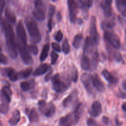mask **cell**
Masks as SVG:
<instances>
[{
  "label": "cell",
  "instance_id": "26",
  "mask_svg": "<svg viewBox=\"0 0 126 126\" xmlns=\"http://www.w3.org/2000/svg\"><path fill=\"white\" fill-rule=\"evenodd\" d=\"M82 104L81 103H78L77 105V106L75 108V110H74L73 114L74 118H75V123H78L79 120L80 118H81V116L82 114Z\"/></svg>",
  "mask_w": 126,
  "mask_h": 126
},
{
  "label": "cell",
  "instance_id": "52",
  "mask_svg": "<svg viewBox=\"0 0 126 126\" xmlns=\"http://www.w3.org/2000/svg\"><path fill=\"white\" fill-rule=\"evenodd\" d=\"M122 108H123V110L124 111V112H126V103H123V105H122Z\"/></svg>",
  "mask_w": 126,
  "mask_h": 126
},
{
  "label": "cell",
  "instance_id": "19",
  "mask_svg": "<svg viewBox=\"0 0 126 126\" xmlns=\"http://www.w3.org/2000/svg\"><path fill=\"white\" fill-rule=\"evenodd\" d=\"M20 119V113L19 110H16L12 113V116L9 120V123L11 126H16L19 123Z\"/></svg>",
  "mask_w": 126,
  "mask_h": 126
},
{
  "label": "cell",
  "instance_id": "6",
  "mask_svg": "<svg viewBox=\"0 0 126 126\" xmlns=\"http://www.w3.org/2000/svg\"><path fill=\"white\" fill-rule=\"evenodd\" d=\"M105 40L115 49H119L121 46L120 39L116 34L111 31H105L104 34Z\"/></svg>",
  "mask_w": 126,
  "mask_h": 126
},
{
  "label": "cell",
  "instance_id": "44",
  "mask_svg": "<svg viewBox=\"0 0 126 126\" xmlns=\"http://www.w3.org/2000/svg\"><path fill=\"white\" fill-rule=\"evenodd\" d=\"M5 6V0H0V20L2 18V14Z\"/></svg>",
  "mask_w": 126,
  "mask_h": 126
},
{
  "label": "cell",
  "instance_id": "31",
  "mask_svg": "<svg viewBox=\"0 0 126 126\" xmlns=\"http://www.w3.org/2000/svg\"><path fill=\"white\" fill-rule=\"evenodd\" d=\"M82 41V35L81 34H78L75 36L73 41V46L76 49H79L81 46Z\"/></svg>",
  "mask_w": 126,
  "mask_h": 126
},
{
  "label": "cell",
  "instance_id": "8",
  "mask_svg": "<svg viewBox=\"0 0 126 126\" xmlns=\"http://www.w3.org/2000/svg\"><path fill=\"white\" fill-rule=\"evenodd\" d=\"M17 46L23 62L26 65H31L33 62V59L29 53L27 46L17 44Z\"/></svg>",
  "mask_w": 126,
  "mask_h": 126
},
{
  "label": "cell",
  "instance_id": "49",
  "mask_svg": "<svg viewBox=\"0 0 126 126\" xmlns=\"http://www.w3.org/2000/svg\"><path fill=\"white\" fill-rule=\"evenodd\" d=\"M57 20L59 22H60L62 20V15L60 14V12H58L57 14Z\"/></svg>",
  "mask_w": 126,
  "mask_h": 126
},
{
  "label": "cell",
  "instance_id": "53",
  "mask_svg": "<svg viewBox=\"0 0 126 126\" xmlns=\"http://www.w3.org/2000/svg\"><path fill=\"white\" fill-rule=\"evenodd\" d=\"M0 126H2V123H1V121H0Z\"/></svg>",
  "mask_w": 126,
  "mask_h": 126
},
{
  "label": "cell",
  "instance_id": "15",
  "mask_svg": "<svg viewBox=\"0 0 126 126\" xmlns=\"http://www.w3.org/2000/svg\"><path fill=\"white\" fill-rule=\"evenodd\" d=\"M111 4L107 0H103L101 2V7L103 9L104 11L105 16L106 17L109 18V17H112L113 16V11H112Z\"/></svg>",
  "mask_w": 126,
  "mask_h": 126
},
{
  "label": "cell",
  "instance_id": "16",
  "mask_svg": "<svg viewBox=\"0 0 126 126\" xmlns=\"http://www.w3.org/2000/svg\"><path fill=\"white\" fill-rule=\"evenodd\" d=\"M55 107L54 103H52V102H50L47 105H46L44 109L42 111V113H43L46 116L48 117V118H50V117L52 116L55 114Z\"/></svg>",
  "mask_w": 126,
  "mask_h": 126
},
{
  "label": "cell",
  "instance_id": "11",
  "mask_svg": "<svg viewBox=\"0 0 126 126\" xmlns=\"http://www.w3.org/2000/svg\"><path fill=\"white\" fill-rule=\"evenodd\" d=\"M91 76L92 75H89V74L84 73L81 76V81H82L86 90L90 94H93L94 92L92 86V81H91Z\"/></svg>",
  "mask_w": 126,
  "mask_h": 126
},
{
  "label": "cell",
  "instance_id": "27",
  "mask_svg": "<svg viewBox=\"0 0 126 126\" xmlns=\"http://www.w3.org/2000/svg\"><path fill=\"white\" fill-rule=\"evenodd\" d=\"M117 8L121 14L124 17L126 16V0H116Z\"/></svg>",
  "mask_w": 126,
  "mask_h": 126
},
{
  "label": "cell",
  "instance_id": "23",
  "mask_svg": "<svg viewBox=\"0 0 126 126\" xmlns=\"http://www.w3.org/2000/svg\"><path fill=\"white\" fill-rule=\"evenodd\" d=\"M35 86V81L34 79L23 81L20 83V87L23 91H28L33 89Z\"/></svg>",
  "mask_w": 126,
  "mask_h": 126
},
{
  "label": "cell",
  "instance_id": "20",
  "mask_svg": "<svg viewBox=\"0 0 126 126\" xmlns=\"http://www.w3.org/2000/svg\"><path fill=\"white\" fill-rule=\"evenodd\" d=\"M114 25H115V21H114V17H109L107 18L105 20L103 21L102 23V27L103 29L105 30H108L111 29L114 27Z\"/></svg>",
  "mask_w": 126,
  "mask_h": 126
},
{
  "label": "cell",
  "instance_id": "3",
  "mask_svg": "<svg viewBox=\"0 0 126 126\" xmlns=\"http://www.w3.org/2000/svg\"><path fill=\"white\" fill-rule=\"evenodd\" d=\"M52 78L53 89L57 93H62L68 89L70 81L68 79L62 80L59 74H56Z\"/></svg>",
  "mask_w": 126,
  "mask_h": 126
},
{
  "label": "cell",
  "instance_id": "51",
  "mask_svg": "<svg viewBox=\"0 0 126 126\" xmlns=\"http://www.w3.org/2000/svg\"><path fill=\"white\" fill-rule=\"evenodd\" d=\"M123 89H124V90L126 89V80H124V81H123Z\"/></svg>",
  "mask_w": 126,
  "mask_h": 126
},
{
  "label": "cell",
  "instance_id": "38",
  "mask_svg": "<svg viewBox=\"0 0 126 126\" xmlns=\"http://www.w3.org/2000/svg\"><path fill=\"white\" fill-rule=\"evenodd\" d=\"M94 0H83L82 1V6H83V9L90 8L93 4Z\"/></svg>",
  "mask_w": 126,
  "mask_h": 126
},
{
  "label": "cell",
  "instance_id": "1",
  "mask_svg": "<svg viewBox=\"0 0 126 126\" xmlns=\"http://www.w3.org/2000/svg\"><path fill=\"white\" fill-rule=\"evenodd\" d=\"M1 26L4 32L9 54L11 58L16 59L17 57V46L13 28L9 22L6 20H2Z\"/></svg>",
  "mask_w": 126,
  "mask_h": 126
},
{
  "label": "cell",
  "instance_id": "34",
  "mask_svg": "<svg viewBox=\"0 0 126 126\" xmlns=\"http://www.w3.org/2000/svg\"><path fill=\"white\" fill-rule=\"evenodd\" d=\"M62 51L65 54H68L70 51V46L69 44L68 41L67 39H65L62 44Z\"/></svg>",
  "mask_w": 126,
  "mask_h": 126
},
{
  "label": "cell",
  "instance_id": "50",
  "mask_svg": "<svg viewBox=\"0 0 126 126\" xmlns=\"http://www.w3.org/2000/svg\"><path fill=\"white\" fill-rule=\"evenodd\" d=\"M51 73H52V71H50V72L49 73V75H47L46 76V78H45L46 81H49V79H50V75H51Z\"/></svg>",
  "mask_w": 126,
  "mask_h": 126
},
{
  "label": "cell",
  "instance_id": "2",
  "mask_svg": "<svg viewBox=\"0 0 126 126\" xmlns=\"http://www.w3.org/2000/svg\"><path fill=\"white\" fill-rule=\"evenodd\" d=\"M25 22L30 36L31 41L34 44L39 43L41 39V35L36 21L32 17H28L25 18Z\"/></svg>",
  "mask_w": 126,
  "mask_h": 126
},
{
  "label": "cell",
  "instance_id": "47",
  "mask_svg": "<svg viewBox=\"0 0 126 126\" xmlns=\"http://www.w3.org/2000/svg\"><path fill=\"white\" fill-rule=\"evenodd\" d=\"M47 27L49 28V31L52 30V18H49V21L47 23Z\"/></svg>",
  "mask_w": 126,
  "mask_h": 126
},
{
  "label": "cell",
  "instance_id": "40",
  "mask_svg": "<svg viewBox=\"0 0 126 126\" xmlns=\"http://www.w3.org/2000/svg\"><path fill=\"white\" fill-rule=\"evenodd\" d=\"M46 102L45 100H41L39 101V103H38V107H39V110H40V111L41 112V113L43 111V110L44 109L46 106Z\"/></svg>",
  "mask_w": 126,
  "mask_h": 126
},
{
  "label": "cell",
  "instance_id": "24",
  "mask_svg": "<svg viewBox=\"0 0 126 126\" xmlns=\"http://www.w3.org/2000/svg\"><path fill=\"white\" fill-rule=\"evenodd\" d=\"M99 54L97 50H94L92 52V60H91V70H94L97 67L99 62Z\"/></svg>",
  "mask_w": 126,
  "mask_h": 126
},
{
  "label": "cell",
  "instance_id": "54",
  "mask_svg": "<svg viewBox=\"0 0 126 126\" xmlns=\"http://www.w3.org/2000/svg\"><path fill=\"white\" fill-rule=\"evenodd\" d=\"M52 1H56L57 0H52Z\"/></svg>",
  "mask_w": 126,
  "mask_h": 126
},
{
  "label": "cell",
  "instance_id": "33",
  "mask_svg": "<svg viewBox=\"0 0 126 126\" xmlns=\"http://www.w3.org/2000/svg\"><path fill=\"white\" fill-rule=\"evenodd\" d=\"M32 73V68H28L24 70H22L20 72L18 73V78H27Z\"/></svg>",
  "mask_w": 126,
  "mask_h": 126
},
{
  "label": "cell",
  "instance_id": "28",
  "mask_svg": "<svg viewBox=\"0 0 126 126\" xmlns=\"http://www.w3.org/2000/svg\"><path fill=\"white\" fill-rule=\"evenodd\" d=\"M49 68V66L47 64H42V65H41L40 66L35 70V71L34 72L33 75H34V76H40V75H43V74L45 73L46 71H47Z\"/></svg>",
  "mask_w": 126,
  "mask_h": 126
},
{
  "label": "cell",
  "instance_id": "12",
  "mask_svg": "<svg viewBox=\"0 0 126 126\" xmlns=\"http://www.w3.org/2000/svg\"><path fill=\"white\" fill-rule=\"evenodd\" d=\"M102 105L99 101H95L89 110V114L92 117H98L102 113Z\"/></svg>",
  "mask_w": 126,
  "mask_h": 126
},
{
  "label": "cell",
  "instance_id": "41",
  "mask_svg": "<svg viewBox=\"0 0 126 126\" xmlns=\"http://www.w3.org/2000/svg\"><path fill=\"white\" fill-rule=\"evenodd\" d=\"M62 38H63L62 32L60 30H59L57 32L56 34H55V40L58 42H60L62 40Z\"/></svg>",
  "mask_w": 126,
  "mask_h": 126
},
{
  "label": "cell",
  "instance_id": "29",
  "mask_svg": "<svg viewBox=\"0 0 126 126\" xmlns=\"http://www.w3.org/2000/svg\"><path fill=\"white\" fill-rule=\"evenodd\" d=\"M5 16H6V18H7V21L9 23H15L16 22V17L15 16L14 13L13 11H11L10 9L7 8L5 12Z\"/></svg>",
  "mask_w": 126,
  "mask_h": 126
},
{
  "label": "cell",
  "instance_id": "7",
  "mask_svg": "<svg viewBox=\"0 0 126 126\" xmlns=\"http://www.w3.org/2000/svg\"><path fill=\"white\" fill-rule=\"evenodd\" d=\"M35 9L33 11V14L34 17L39 21L44 20L45 18L44 7L42 0H36L34 2Z\"/></svg>",
  "mask_w": 126,
  "mask_h": 126
},
{
  "label": "cell",
  "instance_id": "13",
  "mask_svg": "<svg viewBox=\"0 0 126 126\" xmlns=\"http://www.w3.org/2000/svg\"><path fill=\"white\" fill-rule=\"evenodd\" d=\"M91 81L92 86L99 92H103L105 91V85L102 80L100 79L99 76L95 74L93 76H91Z\"/></svg>",
  "mask_w": 126,
  "mask_h": 126
},
{
  "label": "cell",
  "instance_id": "21",
  "mask_svg": "<svg viewBox=\"0 0 126 126\" xmlns=\"http://www.w3.org/2000/svg\"><path fill=\"white\" fill-rule=\"evenodd\" d=\"M81 66L84 70L86 71L91 70V60L86 54H83L81 57Z\"/></svg>",
  "mask_w": 126,
  "mask_h": 126
},
{
  "label": "cell",
  "instance_id": "32",
  "mask_svg": "<svg viewBox=\"0 0 126 126\" xmlns=\"http://www.w3.org/2000/svg\"><path fill=\"white\" fill-rule=\"evenodd\" d=\"M49 50V44H46L45 45L43 46V50H42L41 54L40 55V60L41 62H43L44 60H46L48 55V52Z\"/></svg>",
  "mask_w": 126,
  "mask_h": 126
},
{
  "label": "cell",
  "instance_id": "35",
  "mask_svg": "<svg viewBox=\"0 0 126 126\" xmlns=\"http://www.w3.org/2000/svg\"><path fill=\"white\" fill-rule=\"evenodd\" d=\"M71 78L74 82H76L78 79V71L77 69L75 68V66H73L71 69Z\"/></svg>",
  "mask_w": 126,
  "mask_h": 126
},
{
  "label": "cell",
  "instance_id": "36",
  "mask_svg": "<svg viewBox=\"0 0 126 126\" xmlns=\"http://www.w3.org/2000/svg\"><path fill=\"white\" fill-rule=\"evenodd\" d=\"M9 104L6 103H2V104L0 105V113L2 114H6L9 111Z\"/></svg>",
  "mask_w": 126,
  "mask_h": 126
},
{
  "label": "cell",
  "instance_id": "10",
  "mask_svg": "<svg viewBox=\"0 0 126 126\" xmlns=\"http://www.w3.org/2000/svg\"><path fill=\"white\" fill-rule=\"evenodd\" d=\"M69 12H70V21L72 23H75L76 19L78 5L75 0H68Z\"/></svg>",
  "mask_w": 126,
  "mask_h": 126
},
{
  "label": "cell",
  "instance_id": "4",
  "mask_svg": "<svg viewBox=\"0 0 126 126\" xmlns=\"http://www.w3.org/2000/svg\"><path fill=\"white\" fill-rule=\"evenodd\" d=\"M90 39L94 45L97 46L100 41V36L97 29V20L94 16L92 17L90 24Z\"/></svg>",
  "mask_w": 126,
  "mask_h": 126
},
{
  "label": "cell",
  "instance_id": "37",
  "mask_svg": "<svg viewBox=\"0 0 126 126\" xmlns=\"http://www.w3.org/2000/svg\"><path fill=\"white\" fill-rule=\"evenodd\" d=\"M28 48V51H30V52H32L33 55H37L38 52V47L36 45L34 44H32V45H30L27 47Z\"/></svg>",
  "mask_w": 126,
  "mask_h": 126
},
{
  "label": "cell",
  "instance_id": "43",
  "mask_svg": "<svg viewBox=\"0 0 126 126\" xmlns=\"http://www.w3.org/2000/svg\"><path fill=\"white\" fill-rule=\"evenodd\" d=\"M8 60L6 55H4L2 54H0V63L1 64H7Z\"/></svg>",
  "mask_w": 126,
  "mask_h": 126
},
{
  "label": "cell",
  "instance_id": "5",
  "mask_svg": "<svg viewBox=\"0 0 126 126\" xmlns=\"http://www.w3.org/2000/svg\"><path fill=\"white\" fill-rule=\"evenodd\" d=\"M16 32L17 35V44L18 45L27 46V36L25 30L23 27L22 21H19L16 27Z\"/></svg>",
  "mask_w": 126,
  "mask_h": 126
},
{
  "label": "cell",
  "instance_id": "17",
  "mask_svg": "<svg viewBox=\"0 0 126 126\" xmlns=\"http://www.w3.org/2000/svg\"><path fill=\"white\" fill-rule=\"evenodd\" d=\"M77 95L78 91L76 89L73 90V91L70 93V94L69 95L68 97H66V98L64 99V100L63 101V106L65 108L69 107V106L73 103V100H75V98L77 97Z\"/></svg>",
  "mask_w": 126,
  "mask_h": 126
},
{
  "label": "cell",
  "instance_id": "30",
  "mask_svg": "<svg viewBox=\"0 0 126 126\" xmlns=\"http://www.w3.org/2000/svg\"><path fill=\"white\" fill-rule=\"evenodd\" d=\"M103 77L111 84H116L117 80L107 70H103L102 72Z\"/></svg>",
  "mask_w": 126,
  "mask_h": 126
},
{
  "label": "cell",
  "instance_id": "48",
  "mask_svg": "<svg viewBox=\"0 0 126 126\" xmlns=\"http://www.w3.org/2000/svg\"><path fill=\"white\" fill-rule=\"evenodd\" d=\"M102 121H103V123L106 125H108V123H109L110 120H109V118L107 116H103V118H102Z\"/></svg>",
  "mask_w": 126,
  "mask_h": 126
},
{
  "label": "cell",
  "instance_id": "22",
  "mask_svg": "<svg viewBox=\"0 0 126 126\" xmlns=\"http://www.w3.org/2000/svg\"><path fill=\"white\" fill-rule=\"evenodd\" d=\"M94 46H95L94 45L89 37H87L85 40L84 45V54H91L93 50Z\"/></svg>",
  "mask_w": 126,
  "mask_h": 126
},
{
  "label": "cell",
  "instance_id": "25",
  "mask_svg": "<svg viewBox=\"0 0 126 126\" xmlns=\"http://www.w3.org/2000/svg\"><path fill=\"white\" fill-rule=\"evenodd\" d=\"M27 114L30 122L35 123V122L38 121L39 117H38V113H37L35 108H32L31 110L27 109Z\"/></svg>",
  "mask_w": 126,
  "mask_h": 126
},
{
  "label": "cell",
  "instance_id": "39",
  "mask_svg": "<svg viewBox=\"0 0 126 126\" xmlns=\"http://www.w3.org/2000/svg\"><path fill=\"white\" fill-rule=\"evenodd\" d=\"M51 63L52 64H55L56 63L57 60H58V57H59V55L57 54L55 52L52 51L51 52Z\"/></svg>",
  "mask_w": 126,
  "mask_h": 126
},
{
  "label": "cell",
  "instance_id": "14",
  "mask_svg": "<svg viewBox=\"0 0 126 126\" xmlns=\"http://www.w3.org/2000/svg\"><path fill=\"white\" fill-rule=\"evenodd\" d=\"M73 124H76V123L73 113H69L61 118L59 121V125L60 126H71Z\"/></svg>",
  "mask_w": 126,
  "mask_h": 126
},
{
  "label": "cell",
  "instance_id": "9",
  "mask_svg": "<svg viewBox=\"0 0 126 126\" xmlns=\"http://www.w3.org/2000/svg\"><path fill=\"white\" fill-rule=\"evenodd\" d=\"M12 92L11 88L8 86H5L1 89L0 92V97L2 103L9 104L11 100Z\"/></svg>",
  "mask_w": 126,
  "mask_h": 126
},
{
  "label": "cell",
  "instance_id": "46",
  "mask_svg": "<svg viewBox=\"0 0 126 126\" xmlns=\"http://www.w3.org/2000/svg\"><path fill=\"white\" fill-rule=\"evenodd\" d=\"M52 47L53 49L55 50L56 52H60L61 51V49H60V46H59V44L56 43H53L52 44Z\"/></svg>",
  "mask_w": 126,
  "mask_h": 126
},
{
  "label": "cell",
  "instance_id": "18",
  "mask_svg": "<svg viewBox=\"0 0 126 126\" xmlns=\"http://www.w3.org/2000/svg\"><path fill=\"white\" fill-rule=\"evenodd\" d=\"M4 73L8 76L10 80H11L12 81H16L19 79L18 73L16 72L15 70H14L12 68H7L4 69Z\"/></svg>",
  "mask_w": 126,
  "mask_h": 126
},
{
  "label": "cell",
  "instance_id": "42",
  "mask_svg": "<svg viewBox=\"0 0 126 126\" xmlns=\"http://www.w3.org/2000/svg\"><path fill=\"white\" fill-rule=\"evenodd\" d=\"M55 11V7L53 5H50L49 6V18H52L53 16H54V13Z\"/></svg>",
  "mask_w": 126,
  "mask_h": 126
},
{
  "label": "cell",
  "instance_id": "45",
  "mask_svg": "<svg viewBox=\"0 0 126 126\" xmlns=\"http://www.w3.org/2000/svg\"><path fill=\"white\" fill-rule=\"evenodd\" d=\"M87 124L88 126H97V124L95 122V121L92 118H89L87 119Z\"/></svg>",
  "mask_w": 126,
  "mask_h": 126
}]
</instances>
